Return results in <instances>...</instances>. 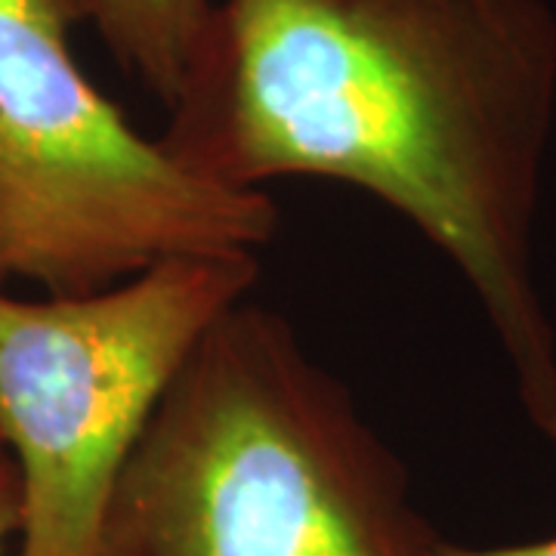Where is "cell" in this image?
Segmentation results:
<instances>
[{
    "mask_svg": "<svg viewBox=\"0 0 556 556\" xmlns=\"http://www.w3.org/2000/svg\"><path fill=\"white\" fill-rule=\"evenodd\" d=\"M554 127L547 0H211L161 142L226 189L331 179L396 211L467 281L522 415L556 442L535 278Z\"/></svg>",
    "mask_w": 556,
    "mask_h": 556,
    "instance_id": "obj_1",
    "label": "cell"
},
{
    "mask_svg": "<svg viewBox=\"0 0 556 556\" xmlns=\"http://www.w3.org/2000/svg\"><path fill=\"white\" fill-rule=\"evenodd\" d=\"M408 473L291 321L239 303L124 467L105 556H433Z\"/></svg>",
    "mask_w": 556,
    "mask_h": 556,
    "instance_id": "obj_2",
    "label": "cell"
},
{
    "mask_svg": "<svg viewBox=\"0 0 556 556\" xmlns=\"http://www.w3.org/2000/svg\"><path fill=\"white\" fill-rule=\"evenodd\" d=\"M78 22V0H0V291L90 294L161 260L266 248L276 204L139 134L80 68Z\"/></svg>",
    "mask_w": 556,
    "mask_h": 556,
    "instance_id": "obj_3",
    "label": "cell"
},
{
    "mask_svg": "<svg viewBox=\"0 0 556 556\" xmlns=\"http://www.w3.org/2000/svg\"><path fill=\"white\" fill-rule=\"evenodd\" d=\"M257 278V254H189L90 294L0 291V442L20 482L13 556H105L137 442L201 338Z\"/></svg>",
    "mask_w": 556,
    "mask_h": 556,
    "instance_id": "obj_4",
    "label": "cell"
},
{
    "mask_svg": "<svg viewBox=\"0 0 556 556\" xmlns=\"http://www.w3.org/2000/svg\"><path fill=\"white\" fill-rule=\"evenodd\" d=\"M118 65L167 109L192 60L211 0H78Z\"/></svg>",
    "mask_w": 556,
    "mask_h": 556,
    "instance_id": "obj_5",
    "label": "cell"
},
{
    "mask_svg": "<svg viewBox=\"0 0 556 556\" xmlns=\"http://www.w3.org/2000/svg\"><path fill=\"white\" fill-rule=\"evenodd\" d=\"M16 538H20V482L16 467L0 452V556L16 554Z\"/></svg>",
    "mask_w": 556,
    "mask_h": 556,
    "instance_id": "obj_6",
    "label": "cell"
},
{
    "mask_svg": "<svg viewBox=\"0 0 556 556\" xmlns=\"http://www.w3.org/2000/svg\"><path fill=\"white\" fill-rule=\"evenodd\" d=\"M433 556H556V538L522 541V544H495V547H467L439 538Z\"/></svg>",
    "mask_w": 556,
    "mask_h": 556,
    "instance_id": "obj_7",
    "label": "cell"
},
{
    "mask_svg": "<svg viewBox=\"0 0 556 556\" xmlns=\"http://www.w3.org/2000/svg\"><path fill=\"white\" fill-rule=\"evenodd\" d=\"M0 452H3V442H0Z\"/></svg>",
    "mask_w": 556,
    "mask_h": 556,
    "instance_id": "obj_8",
    "label": "cell"
}]
</instances>
